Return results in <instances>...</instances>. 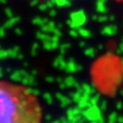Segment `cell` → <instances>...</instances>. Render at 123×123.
<instances>
[{"mask_svg":"<svg viewBox=\"0 0 123 123\" xmlns=\"http://www.w3.org/2000/svg\"><path fill=\"white\" fill-rule=\"evenodd\" d=\"M42 108L35 93L0 80V123H41Z\"/></svg>","mask_w":123,"mask_h":123,"instance_id":"1","label":"cell"},{"mask_svg":"<svg viewBox=\"0 0 123 123\" xmlns=\"http://www.w3.org/2000/svg\"><path fill=\"white\" fill-rule=\"evenodd\" d=\"M118 1H119V2H122V3H123V0H118Z\"/></svg>","mask_w":123,"mask_h":123,"instance_id":"2","label":"cell"}]
</instances>
